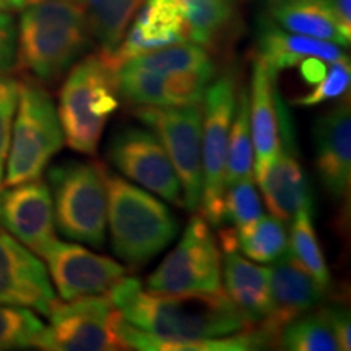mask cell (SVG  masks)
<instances>
[{
	"mask_svg": "<svg viewBox=\"0 0 351 351\" xmlns=\"http://www.w3.org/2000/svg\"><path fill=\"white\" fill-rule=\"evenodd\" d=\"M108 298L132 326L166 339H221L254 327L223 289L161 293L143 288L138 278L124 276Z\"/></svg>",
	"mask_w": 351,
	"mask_h": 351,
	"instance_id": "obj_1",
	"label": "cell"
},
{
	"mask_svg": "<svg viewBox=\"0 0 351 351\" xmlns=\"http://www.w3.org/2000/svg\"><path fill=\"white\" fill-rule=\"evenodd\" d=\"M16 33L19 67L41 83H54L91 43L86 12L75 0H23Z\"/></svg>",
	"mask_w": 351,
	"mask_h": 351,
	"instance_id": "obj_2",
	"label": "cell"
},
{
	"mask_svg": "<svg viewBox=\"0 0 351 351\" xmlns=\"http://www.w3.org/2000/svg\"><path fill=\"white\" fill-rule=\"evenodd\" d=\"M112 251L132 267L145 265L173 243L178 219L161 200L121 176L104 171Z\"/></svg>",
	"mask_w": 351,
	"mask_h": 351,
	"instance_id": "obj_3",
	"label": "cell"
},
{
	"mask_svg": "<svg viewBox=\"0 0 351 351\" xmlns=\"http://www.w3.org/2000/svg\"><path fill=\"white\" fill-rule=\"evenodd\" d=\"M119 108L116 70L101 54L73 65L59 93L64 142L83 155H95L109 117Z\"/></svg>",
	"mask_w": 351,
	"mask_h": 351,
	"instance_id": "obj_4",
	"label": "cell"
},
{
	"mask_svg": "<svg viewBox=\"0 0 351 351\" xmlns=\"http://www.w3.org/2000/svg\"><path fill=\"white\" fill-rule=\"evenodd\" d=\"M104 168L91 161H65L49 169L54 219L65 238L103 247L108 225V192Z\"/></svg>",
	"mask_w": 351,
	"mask_h": 351,
	"instance_id": "obj_5",
	"label": "cell"
},
{
	"mask_svg": "<svg viewBox=\"0 0 351 351\" xmlns=\"http://www.w3.org/2000/svg\"><path fill=\"white\" fill-rule=\"evenodd\" d=\"M15 114L2 186L41 178L64 145V132L54 101L38 83H20Z\"/></svg>",
	"mask_w": 351,
	"mask_h": 351,
	"instance_id": "obj_6",
	"label": "cell"
},
{
	"mask_svg": "<svg viewBox=\"0 0 351 351\" xmlns=\"http://www.w3.org/2000/svg\"><path fill=\"white\" fill-rule=\"evenodd\" d=\"M135 117L150 127L178 174L182 187L184 207L191 212L200 208L204 189L202 165V103L187 106H137Z\"/></svg>",
	"mask_w": 351,
	"mask_h": 351,
	"instance_id": "obj_7",
	"label": "cell"
},
{
	"mask_svg": "<svg viewBox=\"0 0 351 351\" xmlns=\"http://www.w3.org/2000/svg\"><path fill=\"white\" fill-rule=\"evenodd\" d=\"M236 80L225 73L210 82L204 95V127H202V165L204 189L200 208L204 218L215 228L223 226V195L228 140L236 108Z\"/></svg>",
	"mask_w": 351,
	"mask_h": 351,
	"instance_id": "obj_8",
	"label": "cell"
},
{
	"mask_svg": "<svg viewBox=\"0 0 351 351\" xmlns=\"http://www.w3.org/2000/svg\"><path fill=\"white\" fill-rule=\"evenodd\" d=\"M147 288L161 293L221 291V257L204 215L192 217L179 244L148 276Z\"/></svg>",
	"mask_w": 351,
	"mask_h": 351,
	"instance_id": "obj_9",
	"label": "cell"
},
{
	"mask_svg": "<svg viewBox=\"0 0 351 351\" xmlns=\"http://www.w3.org/2000/svg\"><path fill=\"white\" fill-rule=\"evenodd\" d=\"M49 326L43 332L39 350L47 351H116L127 350L119 339L116 322L121 317L109 298L85 296L57 302Z\"/></svg>",
	"mask_w": 351,
	"mask_h": 351,
	"instance_id": "obj_10",
	"label": "cell"
},
{
	"mask_svg": "<svg viewBox=\"0 0 351 351\" xmlns=\"http://www.w3.org/2000/svg\"><path fill=\"white\" fill-rule=\"evenodd\" d=\"M108 158L127 179L171 204L184 205L178 174L153 132L142 127H124L109 143Z\"/></svg>",
	"mask_w": 351,
	"mask_h": 351,
	"instance_id": "obj_11",
	"label": "cell"
},
{
	"mask_svg": "<svg viewBox=\"0 0 351 351\" xmlns=\"http://www.w3.org/2000/svg\"><path fill=\"white\" fill-rule=\"evenodd\" d=\"M276 108H278L280 127L278 152L270 165L256 174V179L262 189L270 213L283 221H288L300 210L314 212V199L298 156L291 116L283 101L280 99V95L276 96Z\"/></svg>",
	"mask_w": 351,
	"mask_h": 351,
	"instance_id": "obj_12",
	"label": "cell"
},
{
	"mask_svg": "<svg viewBox=\"0 0 351 351\" xmlns=\"http://www.w3.org/2000/svg\"><path fill=\"white\" fill-rule=\"evenodd\" d=\"M38 254L46 261V269L64 301L106 295L125 276L122 263L78 244L52 239Z\"/></svg>",
	"mask_w": 351,
	"mask_h": 351,
	"instance_id": "obj_13",
	"label": "cell"
},
{
	"mask_svg": "<svg viewBox=\"0 0 351 351\" xmlns=\"http://www.w3.org/2000/svg\"><path fill=\"white\" fill-rule=\"evenodd\" d=\"M57 302L46 265L0 228V304L28 307L49 315Z\"/></svg>",
	"mask_w": 351,
	"mask_h": 351,
	"instance_id": "obj_14",
	"label": "cell"
},
{
	"mask_svg": "<svg viewBox=\"0 0 351 351\" xmlns=\"http://www.w3.org/2000/svg\"><path fill=\"white\" fill-rule=\"evenodd\" d=\"M0 226L34 254L56 239L49 186L38 178L0 189Z\"/></svg>",
	"mask_w": 351,
	"mask_h": 351,
	"instance_id": "obj_15",
	"label": "cell"
},
{
	"mask_svg": "<svg viewBox=\"0 0 351 351\" xmlns=\"http://www.w3.org/2000/svg\"><path fill=\"white\" fill-rule=\"evenodd\" d=\"M215 69L179 73H156L150 70L121 65L116 72L119 98L132 106H187L204 101L215 77Z\"/></svg>",
	"mask_w": 351,
	"mask_h": 351,
	"instance_id": "obj_16",
	"label": "cell"
},
{
	"mask_svg": "<svg viewBox=\"0 0 351 351\" xmlns=\"http://www.w3.org/2000/svg\"><path fill=\"white\" fill-rule=\"evenodd\" d=\"M271 313L258 324L271 343L278 341L280 332L293 319L309 313L324 301L327 291L313 278L301 262L288 251L270 269Z\"/></svg>",
	"mask_w": 351,
	"mask_h": 351,
	"instance_id": "obj_17",
	"label": "cell"
},
{
	"mask_svg": "<svg viewBox=\"0 0 351 351\" xmlns=\"http://www.w3.org/2000/svg\"><path fill=\"white\" fill-rule=\"evenodd\" d=\"M315 169L326 191L335 200L350 194L351 112L348 99L319 117L314 124Z\"/></svg>",
	"mask_w": 351,
	"mask_h": 351,
	"instance_id": "obj_18",
	"label": "cell"
},
{
	"mask_svg": "<svg viewBox=\"0 0 351 351\" xmlns=\"http://www.w3.org/2000/svg\"><path fill=\"white\" fill-rule=\"evenodd\" d=\"M257 46V59L262 60L274 75H276L280 70L296 67L311 57L327 60V62L348 59V56L339 44L289 33L275 25L270 19L262 21Z\"/></svg>",
	"mask_w": 351,
	"mask_h": 351,
	"instance_id": "obj_19",
	"label": "cell"
},
{
	"mask_svg": "<svg viewBox=\"0 0 351 351\" xmlns=\"http://www.w3.org/2000/svg\"><path fill=\"white\" fill-rule=\"evenodd\" d=\"M276 75L256 59L252 65V85L249 98L254 158V176L270 165L280 147L278 108H276Z\"/></svg>",
	"mask_w": 351,
	"mask_h": 351,
	"instance_id": "obj_20",
	"label": "cell"
},
{
	"mask_svg": "<svg viewBox=\"0 0 351 351\" xmlns=\"http://www.w3.org/2000/svg\"><path fill=\"white\" fill-rule=\"evenodd\" d=\"M221 280H225L226 295L252 326L269 317L271 313L270 269L249 262L238 251H223Z\"/></svg>",
	"mask_w": 351,
	"mask_h": 351,
	"instance_id": "obj_21",
	"label": "cell"
},
{
	"mask_svg": "<svg viewBox=\"0 0 351 351\" xmlns=\"http://www.w3.org/2000/svg\"><path fill=\"white\" fill-rule=\"evenodd\" d=\"M267 12L275 25L289 33L350 46L351 34L341 28L328 0H267Z\"/></svg>",
	"mask_w": 351,
	"mask_h": 351,
	"instance_id": "obj_22",
	"label": "cell"
},
{
	"mask_svg": "<svg viewBox=\"0 0 351 351\" xmlns=\"http://www.w3.org/2000/svg\"><path fill=\"white\" fill-rule=\"evenodd\" d=\"M116 330L127 350L142 351H249L265 348L267 345L271 343L261 327H252L245 332L231 337H221V339H166V337L140 330L127 322L125 319H122V315L117 319Z\"/></svg>",
	"mask_w": 351,
	"mask_h": 351,
	"instance_id": "obj_23",
	"label": "cell"
},
{
	"mask_svg": "<svg viewBox=\"0 0 351 351\" xmlns=\"http://www.w3.org/2000/svg\"><path fill=\"white\" fill-rule=\"evenodd\" d=\"M145 0H85L91 36L99 43L101 54L108 56L124 39L130 21Z\"/></svg>",
	"mask_w": 351,
	"mask_h": 351,
	"instance_id": "obj_24",
	"label": "cell"
},
{
	"mask_svg": "<svg viewBox=\"0 0 351 351\" xmlns=\"http://www.w3.org/2000/svg\"><path fill=\"white\" fill-rule=\"evenodd\" d=\"M236 247L247 258L271 263L289 251L288 231L283 219L262 215L256 221L234 230Z\"/></svg>",
	"mask_w": 351,
	"mask_h": 351,
	"instance_id": "obj_25",
	"label": "cell"
},
{
	"mask_svg": "<svg viewBox=\"0 0 351 351\" xmlns=\"http://www.w3.org/2000/svg\"><path fill=\"white\" fill-rule=\"evenodd\" d=\"M276 343L293 351H340L327 306L293 319L280 332Z\"/></svg>",
	"mask_w": 351,
	"mask_h": 351,
	"instance_id": "obj_26",
	"label": "cell"
},
{
	"mask_svg": "<svg viewBox=\"0 0 351 351\" xmlns=\"http://www.w3.org/2000/svg\"><path fill=\"white\" fill-rule=\"evenodd\" d=\"M254 179V147L251 134V121H249V95L247 91L239 90L236 96V108L232 114L228 140L225 187L231 184Z\"/></svg>",
	"mask_w": 351,
	"mask_h": 351,
	"instance_id": "obj_27",
	"label": "cell"
},
{
	"mask_svg": "<svg viewBox=\"0 0 351 351\" xmlns=\"http://www.w3.org/2000/svg\"><path fill=\"white\" fill-rule=\"evenodd\" d=\"M125 64L156 73H179L215 69V64L207 49L194 43L169 44V46L134 57Z\"/></svg>",
	"mask_w": 351,
	"mask_h": 351,
	"instance_id": "obj_28",
	"label": "cell"
},
{
	"mask_svg": "<svg viewBox=\"0 0 351 351\" xmlns=\"http://www.w3.org/2000/svg\"><path fill=\"white\" fill-rule=\"evenodd\" d=\"M313 218L314 212H311V210H300L293 217L291 231H289V251L301 262V265L313 275L315 282L328 291L332 283V275L328 271L322 247H320Z\"/></svg>",
	"mask_w": 351,
	"mask_h": 351,
	"instance_id": "obj_29",
	"label": "cell"
},
{
	"mask_svg": "<svg viewBox=\"0 0 351 351\" xmlns=\"http://www.w3.org/2000/svg\"><path fill=\"white\" fill-rule=\"evenodd\" d=\"M234 0H197L179 12L187 43L208 46L234 16Z\"/></svg>",
	"mask_w": 351,
	"mask_h": 351,
	"instance_id": "obj_30",
	"label": "cell"
},
{
	"mask_svg": "<svg viewBox=\"0 0 351 351\" xmlns=\"http://www.w3.org/2000/svg\"><path fill=\"white\" fill-rule=\"evenodd\" d=\"M44 328L28 307L0 304V351L38 348Z\"/></svg>",
	"mask_w": 351,
	"mask_h": 351,
	"instance_id": "obj_31",
	"label": "cell"
},
{
	"mask_svg": "<svg viewBox=\"0 0 351 351\" xmlns=\"http://www.w3.org/2000/svg\"><path fill=\"white\" fill-rule=\"evenodd\" d=\"M263 215L261 195H258L254 179H243L225 187L223 195V218L239 230L249 223L256 221Z\"/></svg>",
	"mask_w": 351,
	"mask_h": 351,
	"instance_id": "obj_32",
	"label": "cell"
},
{
	"mask_svg": "<svg viewBox=\"0 0 351 351\" xmlns=\"http://www.w3.org/2000/svg\"><path fill=\"white\" fill-rule=\"evenodd\" d=\"M351 83V69L350 59L337 60V62L328 64L326 77L319 83H315L309 93L300 96L291 101V104L302 108H313L317 104L332 101L341 96L348 95Z\"/></svg>",
	"mask_w": 351,
	"mask_h": 351,
	"instance_id": "obj_33",
	"label": "cell"
},
{
	"mask_svg": "<svg viewBox=\"0 0 351 351\" xmlns=\"http://www.w3.org/2000/svg\"><path fill=\"white\" fill-rule=\"evenodd\" d=\"M20 82L15 78L0 75V189L5 176V165L10 150L13 117L19 104Z\"/></svg>",
	"mask_w": 351,
	"mask_h": 351,
	"instance_id": "obj_34",
	"label": "cell"
},
{
	"mask_svg": "<svg viewBox=\"0 0 351 351\" xmlns=\"http://www.w3.org/2000/svg\"><path fill=\"white\" fill-rule=\"evenodd\" d=\"M16 57V28L8 13L0 12V75L12 69Z\"/></svg>",
	"mask_w": 351,
	"mask_h": 351,
	"instance_id": "obj_35",
	"label": "cell"
},
{
	"mask_svg": "<svg viewBox=\"0 0 351 351\" xmlns=\"http://www.w3.org/2000/svg\"><path fill=\"white\" fill-rule=\"evenodd\" d=\"M328 314H330L333 328H335L337 340H339L340 351L351 348V327H350V315L343 307L340 306H327Z\"/></svg>",
	"mask_w": 351,
	"mask_h": 351,
	"instance_id": "obj_36",
	"label": "cell"
},
{
	"mask_svg": "<svg viewBox=\"0 0 351 351\" xmlns=\"http://www.w3.org/2000/svg\"><path fill=\"white\" fill-rule=\"evenodd\" d=\"M328 3L345 33L351 34V0H328Z\"/></svg>",
	"mask_w": 351,
	"mask_h": 351,
	"instance_id": "obj_37",
	"label": "cell"
},
{
	"mask_svg": "<svg viewBox=\"0 0 351 351\" xmlns=\"http://www.w3.org/2000/svg\"><path fill=\"white\" fill-rule=\"evenodd\" d=\"M2 8H7L5 7V0H0V10H2Z\"/></svg>",
	"mask_w": 351,
	"mask_h": 351,
	"instance_id": "obj_38",
	"label": "cell"
},
{
	"mask_svg": "<svg viewBox=\"0 0 351 351\" xmlns=\"http://www.w3.org/2000/svg\"><path fill=\"white\" fill-rule=\"evenodd\" d=\"M75 2H80L82 3V2H85V0H75Z\"/></svg>",
	"mask_w": 351,
	"mask_h": 351,
	"instance_id": "obj_39",
	"label": "cell"
}]
</instances>
